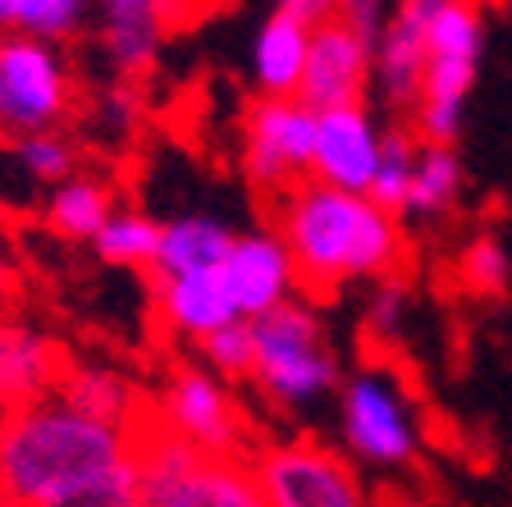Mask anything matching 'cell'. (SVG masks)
Returning <instances> with one entry per match:
<instances>
[{
	"mask_svg": "<svg viewBox=\"0 0 512 507\" xmlns=\"http://www.w3.org/2000/svg\"><path fill=\"white\" fill-rule=\"evenodd\" d=\"M339 5H343V0H279V10H288L293 19L307 23V28L339 19Z\"/></svg>",
	"mask_w": 512,
	"mask_h": 507,
	"instance_id": "1f68e13d",
	"label": "cell"
},
{
	"mask_svg": "<svg viewBox=\"0 0 512 507\" xmlns=\"http://www.w3.org/2000/svg\"><path fill=\"white\" fill-rule=\"evenodd\" d=\"M206 357V370H211L215 380H252V329H247V320H234V325L215 329L211 338H202L197 343Z\"/></svg>",
	"mask_w": 512,
	"mask_h": 507,
	"instance_id": "83f0119b",
	"label": "cell"
},
{
	"mask_svg": "<svg viewBox=\"0 0 512 507\" xmlns=\"http://www.w3.org/2000/svg\"><path fill=\"white\" fill-rule=\"evenodd\" d=\"M133 462V430L78 412L60 393L0 416V503L55 507Z\"/></svg>",
	"mask_w": 512,
	"mask_h": 507,
	"instance_id": "6da1fadb",
	"label": "cell"
},
{
	"mask_svg": "<svg viewBox=\"0 0 512 507\" xmlns=\"http://www.w3.org/2000/svg\"><path fill=\"white\" fill-rule=\"evenodd\" d=\"M14 160L23 165V174L32 183H51V188L78 174V147H74V138H64L60 128L14 138Z\"/></svg>",
	"mask_w": 512,
	"mask_h": 507,
	"instance_id": "d4e9b609",
	"label": "cell"
},
{
	"mask_svg": "<svg viewBox=\"0 0 512 507\" xmlns=\"http://www.w3.org/2000/svg\"><path fill=\"white\" fill-rule=\"evenodd\" d=\"M110 215H115L110 183L92 179V174H74V179H64L51 188L42 220L51 233H60L64 243H92Z\"/></svg>",
	"mask_w": 512,
	"mask_h": 507,
	"instance_id": "ffe728a7",
	"label": "cell"
},
{
	"mask_svg": "<svg viewBox=\"0 0 512 507\" xmlns=\"http://www.w3.org/2000/svg\"><path fill=\"white\" fill-rule=\"evenodd\" d=\"M0 507H5V503H0Z\"/></svg>",
	"mask_w": 512,
	"mask_h": 507,
	"instance_id": "d590c367",
	"label": "cell"
},
{
	"mask_svg": "<svg viewBox=\"0 0 512 507\" xmlns=\"http://www.w3.org/2000/svg\"><path fill=\"white\" fill-rule=\"evenodd\" d=\"M234 247V229L211 215H179V220L160 224V247H156V279L174 275H215L220 261Z\"/></svg>",
	"mask_w": 512,
	"mask_h": 507,
	"instance_id": "ac0fdd59",
	"label": "cell"
},
{
	"mask_svg": "<svg viewBox=\"0 0 512 507\" xmlns=\"http://www.w3.org/2000/svg\"><path fill=\"white\" fill-rule=\"evenodd\" d=\"M307 42H311V28L302 19H293L288 10H275L261 23V32H256V42H252V83L261 92V101L298 96Z\"/></svg>",
	"mask_w": 512,
	"mask_h": 507,
	"instance_id": "e0dca14e",
	"label": "cell"
},
{
	"mask_svg": "<svg viewBox=\"0 0 512 507\" xmlns=\"http://www.w3.org/2000/svg\"><path fill=\"white\" fill-rule=\"evenodd\" d=\"M92 247L106 265H119V270H151V265H156V247H160V224L142 211L115 206V215L101 224Z\"/></svg>",
	"mask_w": 512,
	"mask_h": 507,
	"instance_id": "603a6c76",
	"label": "cell"
},
{
	"mask_svg": "<svg viewBox=\"0 0 512 507\" xmlns=\"http://www.w3.org/2000/svg\"><path fill=\"white\" fill-rule=\"evenodd\" d=\"M229 307H234L238 320H256L266 311L293 302V288H298V275H293V256L279 243L275 229H252V233H234V247L215 270Z\"/></svg>",
	"mask_w": 512,
	"mask_h": 507,
	"instance_id": "7c38bea8",
	"label": "cell"
},
{
	"mask_svg": "<svg viewBox=\"0 0 512 507\" xmlns=\"http://www.w3.org/2000/svg\"><path fill=\"white\" fill-rule=\"evenodd\" d=\"M407 316V293L398 279H384L380 288H375L371 307H366V329H375V334H394L398 325H403Z\"/></svg>",
	"mask_w": 512,
	"mask_h": 507,
	"instance_id": "f546056e",
	"label": "cell"
},
{
	"mask_svg": "<svg viewBox=\"0 0 512 507\" xmlns=\"http://www.w3.org/2000/svg\"><path fill=\"white\" fill-rule=\"evenodd\" d=\"M462 156L458 147H430L416 142V160H412V183H407V201L403 215L407 220H439L458 206L462 197Z\"/></svg>",
	"mask_w": 512,
	"mask_h": 507,
	"instance_id": "44dd1931",
	"label": "cell"
},
{
	"mask_svg": "<svg viewBox=\"0 0 512 507\" xmlns=\"http://www.w3.org/2000/svg\"><path fill=\"white\" fill-rule=\"evenodd\" d=\"M430 10H435V0H398L371 46V83L384 110H394V115L416 110V96H421Z\"/></svg>",
	"mask_w": 512,
	"mask_h": 507,
	"instance_id": "4fadbf2b",
	"label": "cell"
},
{
	"mask_svg": "<svg viewBox=\"0 0 512 507\" xmlns=\"http://www.w3.org/2000/svg\"><path fill=\"white\" fill-rule=\"evenodd\" d=\"M485 46L480 0H435L426 19V60H476Z\"/></svg>",
	"mask_w": 512,
	"mask_h": 507,
	"instance_id": "7402d4cb",
	"label": "cell"
},
{
	"mask_svg": "<svg viewBox=\"0 0 512 507\" xmlns=\"http://www.w3.org/2000/svg\"><path fill=\"white\" fill-rule=\"evenodd\" d=\"M19 19V0H0V32H10Z\"/></svg>",
	"mask_w": 512,
	"mask_h": 507,
	"instance_id": "d6a6232c",
	"label": "cell"
},
{
	"mask_svg": "<svg viewBox=\"0 0 512 507\" xmlns=\"http://www.w3.org/2000/svg\"><path fill=\"white\" fill-rule=\"evenodd\" d=\"M0 128H5V92H0Z\"/></svg>",
	"mask_w": 512,
	"mask_h": 507,
	"instance_id": "e575fe53",
	"label": "cell"
},
{
	"mask_svg": "<svg viewBox=\"0 0 512 507\" xmlns=\"http://www.w3.org/2000/svg\"><path fill=\"white\" fill-rule=\"evenodd\" d=\"M156 311H160V320H165V329H170L174 338H188V343H202L215 329L238 320L215 275L156 279Z\"/></svg>",
	"mask_w": 512,
	"mask_h": 507,
	"instance_id": "2e32d148",
	"label": "cell"
},
{
	"mask_svg": "<svg viewBox=\"0 0 512 507\" xmlns=\"http://www.w3.org/2000/svg\"><path fill=\"white\" fill-rule=\"evenodd\" d=\"M384 128L366 101L357 106H334L316 115V142H311V174L339 192H371L375 165H380Z\"/></svg>",
	"mask_w": 512,
	"mask_h": 507,
	"instance_id": "30bf717a",
	"label": "cell"
},
{
	"mask_svg": "<svg viewBox=\"0 0 512 507\" xmlns=\"http://www.w3.org/2000/svg\"><path fill=\"white\" fill-rule=\"evenodd\" d=\"M64 352L55 338L23 320H0V416L46 398L64 380Z\"/></svg>",
	"mask_w": 512,
	"mask_h": 507,
	"instance_id": "5bb4252c",
	"label": "cell"
},
{
	"mask_svg": "<svg viewBox=\"0 0 512 507\" xmlns=\"http://www.w3.org/2000/svg\"><path fill=\"white\" fill-rule=\"evenodd\" d=\"M133 485L142 507H266L247 457H206L156 416L133 425Z\"/></svg>",
	"mask_w": 512,
	"mask_h": 507,
	"instance_id": "3957f363",
	"label": "cell"
},
{
	"mask_svg": "<svg viewBox=\"0 0 512 507\" xmlns=\"http://www.w3.org/2000/svg\"><path fill=\"white\" fill-rule=\"evenodd\" d=\"M55 393L64 402H74L78 412L96 416V421H110V425H124V430H133L151 412V402L138 393V384L128 380V375H119L115 366H78V361H69Z\"/></svg>",
	"mask_w": 512,
	"mask_h": 507,
	"instance_id": "d6986e66",
	"label": "cell"
},
{
	"mask_svg": "<svg viewBox=\"0 0 512 507\" xmlns=\"http://www.w3.org/2000/svg\"><path fill=\"white\" fill-rule=\"evenodd\" d=\"M458 270H462V284L476 297H503L512 284V256L490 233H480V238H471V243L462 247Z\"/></svg>",
	"mask_w": 512,
	"mask_h": 507,
	"instance_id": "484cf974",
	"label": "cell"
},
{
	"mask_svg": "<svg viewBox=\"0 0 512 507\" xmlns=\"http://www.w3.org/2000/svg\"><path fill=\"white\" fill-rule=\"evenodd\" d=\"M0 92H5V128L14 138L28 133H51L69 119L74 87L60 51L37 37H0Z\"/></svg>",
	"mask_w": 512,
	"mask_h": 507,
	"instance_id": "ba28073f",
	"label": "cell"
},
{
	"mask_svg": "<svg viewBox=\"0 0 512 507\" xmlns=\"http://www.w3.org/2000/svg\"><path fill=\"white\" fill-rule=\"evenodd\" d=\"M87 0H19V19L14 28L23 37H37V42H64L83 28Z\"/></svg>",
	"mask_w": 512,
	"mask_h": 507,
	"instance_id": "4316f807",
	"label": "cell"
},
{
	"mask_svg": "<svg viewBox=\"0 0 512 507\" xmlns=\"http://www.w3.org/2000/svg\"><path fill=\"white\" fill-rule=\"evenodd\" d=\"M311 142H316V115L298 96L288 101H256L243 119V169L261 197L275 201L293 183L311 174Z\"/></svg>",
	"mask_w": 512,
	"mask_h": 507,
	"instance_id": "9c48e42d",
	"label": "cell"
},
{
	"mask_svg": "<svg viewBox=\"0 0 512 507\" xmlns=\"http://www.w3.org/2000/svg\"><path fill=\"white\" fill-rule=\"evenodd\" d=\"M252 329V384L284 412H302L325 402L343 384L339 357L325 343L316 307L307 297H293L266 316L247 320Z\"/></svg>",
	"mask_w": 512,
	"mask_h": 507,
	"instance_id": "277c9868",
	"label": "cell"
},
{
	"mask_svg": "<svg viewBox=\"0 0 512 507\" xmlns=\"http://www.w3.org/2000/svg\"><path fill=\"white\" fill-rule=\"evenodd\" d=\"M10 288H14V265H10V256L0 252V297L10 293Z\"/></svg>",
	"mask_w": 512,
	"mask_h": 507,
	"instance_id": "836d02e7",
	"label": "cell"
},
{
	"mask_svg": "<svg viewBox=\"0 0 512 507\" xmlns=\"http://www.w3.org/2000/svg\"><path fill=\"white\" fill-rule=\"evenodd\" d=\"M151 416L188 448L206 457H243L247 425L229 384L215 380L206 366H174L160 384Z\"/></svg>",
	"mask_w": 512,
	"mask_h": 507,
	"instance_id": "52a82bcc",
	"label": "cell"
},
{
	"mask_svg": "<svg viewBox=\"0 0 512 507\" xmlns=\"http://www.w3.org/2000/svg\"><path fill=\"white\" fill-rule=\"evenodd\" d=\"M55 507H142V494L138 485H133V462L124 466V471H115L110 480H101V485L83 489V494L64 498V503Z\"/></svg>",
	"mask_w": 512,
	"mask_h": 507,
	"instance_id": "f1b7e54d",
	"label": "cell"
},
{
	"mask_svg": "<svg viewBox=\"0 0 512 507\" xmlns=\"http://www.w3.org/2000/svg\"><path fill=\"white\" fill-rule=\"evenodd\" d=\"M270 211L279 243L293 256L298 293L307 297H330L352 279H394L407 256L403 224L362 192L302 179L279 192Z\"/></svg>",
	"mask_w": 512,
	"mask_h": 507,
	"instance_id": "7a4b0ae2",
	"label": "cell"
},
{
	"mask_svg": "<svg viewBox=\"0 0 512 507\" xmlns=\"http://www.w3.org/2000/svg\"><path fill=\"white\" fill-rule=\"evenodd\" d=\"M133 110H138V96L128 92V87H110L106 96H101V106H96V115H101V124L110 128V133H124L128 119H133Z\"/></svg>",
	"mask_w": 512,
	"mask_h": 507,
	"instance_id": "4dcf8cb0",
	"label": "cell"
},
{
	"mask_svg": "<svg viewBox=\"0 0 512 507\" xmlns=\"http://www.w3.org/2000/svg\"><path fill=\"white\" fill-rule=\"evenodd\" d=\"M247 462L266 507H371L362 476L352 471L348 457L307 434L275 439L256 448Z\"/></svg>",
	"mask_w": 512,
	"mask_h": 507,
	"instance_id": "8992f818",
	"label": "cell"
},
{
	"mask_svg": "<svg viewBox=\"0 0 512 507\" xmlns=\"http://www.w3.org/2000/svg\"><path fill=\"white\" fill-rule=\"evenodd\" d=\"M412 160H416V138L407 128H384V142H380V165H375V179L366 197L389 211L398 220L403 215V201H407V183H412Z\"/></svg>",
	"mask_w": 512,
	"mask_h": 507,
	"instance_id": "cb8c5ba5",
	"label": "cell"
},
{
	"mask_svg": "<svg viewBox=\"0 0 512 507\" xmlns=\"http://www.w3.org/2000/svg\"><path fill=\"white\" fill-rule=\"evenodd\" d=\"M339 434L366 466H403L421 448V421L407 380L389 366H362L339 384Z\"/></svg>",
	"mask_w": 512,
	"mask_h": 507,
	"instance_id": "5b68a950",
	"label": "cell"
},
{
	"mask_svg": "<svg viewBox=\"0 0 512 507\" xmlns=\"http://www.w3.org/2000/svg\"><path fill=\"white\" fill-rule=\"evenodd\" d=\"M101 42L106 60L119 74H147L165 42V0H101Z\"/></svg>",
	"mask_w": 512,
	"mask_h": 507,
	"instance_id": "9a60e30c",
	"label": "cell"
},
{
	"mask_svg": "<svg viewBox=\"0 0 512 507\" xmlns=\"http://www.w3.org/2000/svg\"><path fill=\"white\" fill-rule=\"evenodd\" d=\"M366 87H371V42L343 19L316 23L298 78V101L311 115H320V110L366 101Z\"/></svg>",
	"mask_w": 512,
	"mask_h": 507,
	"instance_id": "8fae6325",
	"label": "cell"
}]
</instances>
